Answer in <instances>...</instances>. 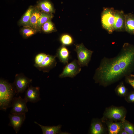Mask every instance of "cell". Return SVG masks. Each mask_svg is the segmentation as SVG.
Segmentation results:
<instances>
[{
	"mask_svg": "<svg viewBox=\"0 0 134 134\" xmlns=\"http://www.w3.org/2000/svg\"><path fill=\"white\" fill-rule=\"evenodd\" d=\"M119 134H128L123 129L121 131Z\"/></svg>",
	"mask_w": 134,
	"mask_h": 134,
	"instance_id": "obj_30",
	"label": "cell"
},
{
	"mask_svg": "<svg viewBox=\"0 0 134 134\" xmlns=\"http://www.w3.org/2000/svg\"><path fill=\"white\" fill-rule=\"evenodd\" d=\"M32 80L22 75H18L15 78L14 84L15 93L17 95L23 93L31 82Z\"/></svg>",
	"mask_w": 134,
	"mask_h": 134,
	"instance_id": "obj_10",
	"label": "cell"
},
{
	"mask_svg": "<svg viewBox=\"0 0 134 134\" xmlns=\"http://www.w3.org/2000/svg\"><path fill=\"white\" fill-rule=\"evenodd\" d=\"M115 90L117 95L120 97H125L128 94L127 89L123 82H120L117 85Z\"/></svg>",
	"mask_w": 134,
	"mask_h": 134,
	"instance_id": "obj_23",
	"label": "cell"
},
{
	"mask_svg": "<svg viewBox=\"0 0 134 134\" xmlns=\"http://www.w3.org/2000/svg\"><path fill=\"white\" fill-rule=\"evenodd\" d=\"M39 30L30 26H23L21 30V34L25 38L29 37L34 34Z\"/></svg>",
	"mask_w": 134,
	"mask_h": 134,
	"instance_id": "obj_22",
	"label": "cell"
},
{
	"mask_svg": "<svg viewBox=\"0 0 134 134\" xmlns=\"http://www.w3.org/2000/svg\"><path fill=\"white\" fill-rule=\"evenodd\" d=\"M42 31L45 33H49L55 31L54 25L51 20L44 24L41 27Z\"/></svg>",
	"mask_w": 134,
	"mask_h": 134,
	"instance_id": "obj_24",
	"label": "cell"
},
{
	"mask_svg": "<svg viewBox=\"0 0 134 134\" xmlns=\"http://www.w3.org/2000/svg\"><path fill=\"white\" fill-rule=\"evenodd\" d=\"M52 14L48 13L41 11L40 16L38 20V26L39 30L42 25L49 20H51L53 17Z\"/></svg>",
	"mask_w": 134,
	"mask_h": 134,
	"instance_id": "obj_21",
	"label": "cell"
},
{
	"mask_svg": "<svg viewBox=\"0 0 134 134\" xmlns=\"http://www.w3.org/2000/svg\"><path fill=\"white\" fill-rule=\"evenodd\" d=\"M40 88L38 87L31 86L26 91L24 99L27 102L35 103L40 100Z\"/></svg>",
	"mask_w": 134,
	"mask_h": 134,
	"instance_id": "obj_11",
	"label": "cell"
},
{
	"mask_svg": "<svg viewBox=\"0 0 134 134\" xmlns=\"http://www.w3.org/2000/svg\"><path fill=\"white\" fill-rule=\"evenodd\" d=\"M134 70V45L124 43L113 58L104 57L93 77L95 83L106 87L131 74Z\"/></svg>",
	"mask_w": 134,
	"mask_h": 134,
	"instance_id": "obj_1",
	"label": "cell"
},
{
	"mask_svg": "<svg viewBox=\"0 0 134 134\" xmlns=\"http://www.w3.org/2000/svg\"><path fill=\"white\" fill-rule=\"evenodd\" d=\"M34 7L30 6L19 21L20 25L23 26H29L30 18Z\"/></svg>",
	"mask_w": 134,
	"mask_h": 134,
	"instance_id": "obj_19",
	"label": "cell"
},
{
	"mask_svg": "<svg viewBox=\"0 0 134 134\" xmlns=\"http://www.w3.org/2000/svg\"><path fill=\"white\" fill-rule=\"evenodd\" d=\"M125 31L134 34V15L130 13L125 14Z\"/></svg>",
	"mask_w": 134,
	"mask_h": 134,
	"instance_id": "obj_15",
	"label": "cell"
},
{
	"mask_svg": "<svg viewBox=\"0 0 134 134\" xmlns=\"http://www.w3.org/2000/svg\"><path fill=\"white\" fill-rule=\"evenodd\" d=\"M8 125L12 127L16 133H18L26 118L25 113L9 114Z\"/></svg>",
	"mask_w": 134,
	"mask_h": 134,
	"instance_id": "obj_8",
	"label": "cell"
},
{
	"mask_svg": "<svg viewBox=\"0 0 134 134\" xmlns=\"http://www.w3.org/2000/svg\"><path fill=\"white\" fill-rule=\"evenodd\" d=\"M115 10L114 8L112 7H104L101 13V22L102 26L109 34H112L114 31Z\"/></svg>",
	"mask_w": 134,
	"mask_h": 134,
	"instance_id": "obj_3",
	"label": "cell"
},
{
	"mask_svg": "<svg viewBox=\"0 0 134 134\" xmlns=\"http://www.w3.org/2000/svg\"><path fill=\"white\" fill-rule=\"evenodd\" d=\"M81 67L77 60H75L67 64L59 75V77L61 78L66 77L73 78L80 71Z\"/></svg>",
	"mask_w": 134,
	"mask_h": 134,
	"instance_id": "obj_6",
	"label": "cell"
},
{
	"mask_svg": "<svg viewBox=\"0 0 134 134\" xmlns=\"http://www.w3.org/2000/svg\"><path fill=\"white\" fill-rule=\"evenodd\" d=\"M34 123L38 125L41 129L43 134H56L60 133L62 126H42L35 121Z\"/></svg>",
	"mask_w": 134,
	"mask_h": 134,
	"instance_id": "obj_16",
	"label": "cell"
},
{
	"mask_svg": "<svg viewBox=\"0 0 134 134\" xmlns=\"http://www.w3.org/2000/svg\"><path fill=\"white\" fill-rule=\"evenodd\" d=\"M12 85L7 81L1 79L0 81V109L4 111L11 107L15 94Z\"/></svg>",
	"mask_w": 134,
	"mask_h": 134,
	"instance_id": "obj_2",
	"label": "cell"
},
{
	"mask_svg": "<svg viewBox=\"0 0 134 134\" xmlns=\"http://www.w3.org/2000/svg\"><path fill=\"white\" fill-rule=\"evenodd\" d=\"M56 57L55 56L47 55L38 67L42 68H47L52 67L55 65Z\"/></svg>",
	"mask_w": 134,
	"mask_h": 134,
	"instance_id": "obj_20",
	"label": "cell"
},
{
	"mask_svg": "<svg viewBox=\"0 0 134 134\" xmlns=\"http://www.w3.org/2000/svg\"><path fill=\"white\" fill-rule=\"evenodd\" d=\"M126 113V109L123 107H109L106 109L102 120L110 121H120L123 122L125 120Z\"/></svg>",
	"mask_w": 134,
	"mask_h": 134,
	"instance_id": "obj_4",
	"label": "cell"
},
{
	"mask_svg": "<svg viewBox=\"0 0 134 134\" xmlns=\"http://www.w3.org/2000/svg\"><path fill=\"white\" fill-rule=\"evenodd\" d=\"M125 100L129 103H134V91L128 93L125 97Z\"/></svg>",
	"mask_w": 134,
	"mask_h": 134,
	"instance_id": "obj_29",
	"label": "cell"
},
{
	"mask_svg": "<svg viewBox=\"0 0 134 134\" xmlns=\"http://www.w3.org/2000/svg\"><path fill=\"white\" fill-rule=\"evenodd\" d=\"M105 129L101 121L100 120L94 119L91 124L90 131L92 134H101L104 133Z\"/></svg>",
	"mask_w": 134,
	"mask_h": 134,
	"instance_id": "obj_13",
	"label": "cell"
},
{
	"mask_svg": "<svg viewBox=\"0 0 134 134\" xmlns=\"http://www.w3.org/2000/svg\"><path fill=\"white\" fill-rule=\"evenodd\" d=\"M107 127L109 134H120L123 129V122H113L112 121H105Z\"/></svg>",
	"mask_w": 134,
	"mask_h": 134,
	"instance_id": "obj_12",
	"label": "cell"
},
{
	"mask_svg": "<svg viewBox=\"0 0 134 134\" xmlns=\"http://www.w3.org/2000/svg\"><path fill=\"white\" fill-rule=\"evenodd\" d=\"M47 55L44 53H39L36 55L35 58V65L36 67H38Z\"/></svg>",
	"mask_w": 134,
	"mask_h": 134,
	"instance_id": "obj_27",
	"label": "cell"
},
{
	"mask_svg": "<svg viewBox=\"0 0 134 134\" xmlns=\"http://www.w3.org/2000/svg\"><path fill=\"white\" fill-rule=\"evenodd\" d=\"M125 78V82L130 84L134 89V75L131 74L127 76Z\"/></svg>",
	"mask_w": 134,
	"mask_h": 134,
	"instance_id": "obj_28",
	"label": "cell"
},
{
	"mask_svg": "<svg viewBox=\"0 0 134 134\" xmlns=\"http://www.w3.org/2000/svg\"><path fill=\"white\" fill-rule=\"evenodd\" d=\"M125 14L122 10H115L114 31L117 32L125 31Z\"/></svg>",
	"mask_w": 134,
	"mask_h": 134,
	"instance_id": "obj_9",
	"label": "cell"
},
{
	"mask_svg": "<svg viewBox=\"0 0 134 134\" xmlns=\"http://www.w3.org/2000/svg\"><path fill=\"white\" fill-rule=\"evenodd\" d=\"M57 55L60 61L63 63L68 64L69 56V53L67 49L62 46L58 50Z\"/></svg>",
	"mask_w": 134,
	"mask_h": 134,
	"instance_id": "obj_18",
	"label": "cell"
},
{
	"mask_svg": "<svg viewBox=\"0 0 134 134\" xmlns=\"http://www.w3.org/2000/svg\"><path fill=\"white\" fill-rule=\"evenodd\" d=\"M123 129L128 134H134V125L126 120L123 122Z\"/></svg>",
	"mask_w": 134,
	"mask_h": 134,
	"instance_id": "obj_25",
	"label": "cell"
},
{
	"mask_svg": "<svg viewBox=\"0 0 134 134\" xmlns=\"http://www.w3.org/2000/svg\"><path fill=\"white\" fill-rule=\"evenodd\" d=\"M60 41L62 44L64 45H68L73 43V39L72 37L67 34L62 35L60 38Z\"/></svg>",
	"mask_w": 134,
	"mask_h": 134,
	"instance_id": "obj_26",
	"label": "cell"
},
{
	"mask_svg": "<svg viewBox=\"0 0 134 134\" xmlns=\"http://www.w3.org/2000/svg\"><path fill=\"white\" fill-rule=\"evenodd\" d=\"M36 6L34 7L32 13L29 26L39 31L38 28V22L40 15L41 11Z\"/></svg>",
	"mask_w": 134,
	"mask_h": 134,
	"instance_id": "obj_17",
	"label": "cell"
},
{
	"mask_svg": "<svg viewBox=\"0 0 134 134\" xmlns=\"http://www.w3.org/2000/svg\"><path fill=\"white\" fill-rule=\"evenodd\" d=\"M25 99L20 96L13 98L11 105L12 107L10 112L13 114L26 113L28 111L27 103Z\"/></svg>",
	"mask_w": 134,
	"mask_h": 134,
	"instance_id": "obj_7",
	"label": "cell"
},
{
	"mask_svg": "<svg viewBox=\"0 0 134 134\" xmlns=\"http://www.w3.org/2000/svg\"><path fill=\"white\" fill-rule=\"evenodd\" d=\"M75 50L77 53V61L80 66L81 67L87 66L93 51L87 48L83 43L76 45Z\"/></svg>",
	"mask_w": 134,
	"mask_h": 134,
	"instance_id": "obj_5",
	"label": "cell"
},
{
	"mask_svg": "<svg viewBox=\"0 0 134 134\" xmlns=\"http://www.w3.org/2000/svg\"><path fill=\"white\" fill-rule=\"evenodd\" d=\"M36 6L40 10L45 13L52 14L54 12L53 5L49 0L39 1Z\"/></svg>",
	"mask_w": 134,
	"mask_h": 134,
	"instance_id": "obj_14",
	"label": "cell"
}]
</instances>
